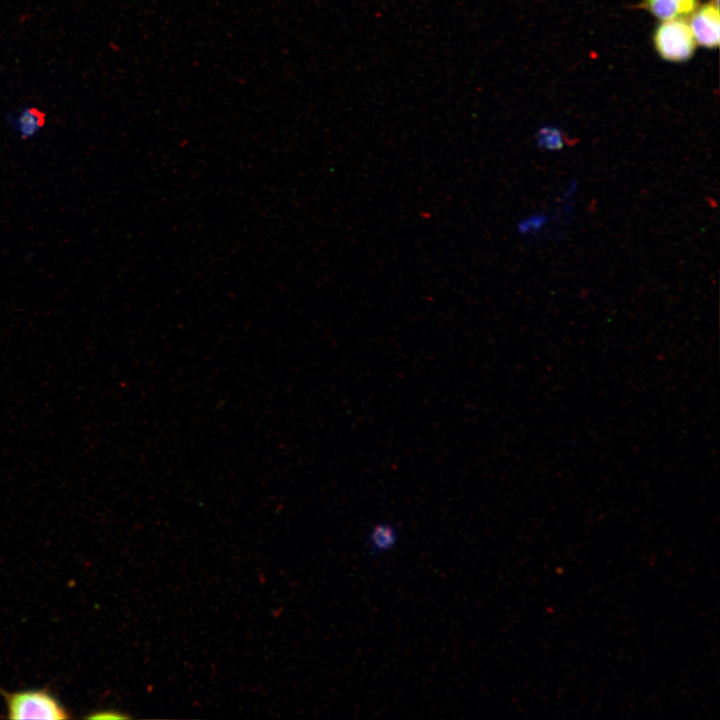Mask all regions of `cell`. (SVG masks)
Masks as SVG:
<instances>
[{
    "label": "cell",
    "instance_id": "6",
    "mask_svg": "<svg viewBox=\"0 0 720 720\" xmlns=\"http://www.w3.org/2000/svg\"><path fill=\"white\" fill-rule=\"evenodd\" d=\"M47 115L37 107H26L16 119V130L21 139L36 135L46 125Z\"/></svg>",
    "mask_w": 720,
    "mask_h": 720
},
{
    "label": "cell",
    "instance_id": "2",
    "mask_svg": "<svg viewBox=\"0 0 720 720\" xmlns=\"http://www.w3.org/2000/svg\"><path fill=\"white\" fill-rule=\"evenodd\" d=\"M657 54L670 62H685L695 53L697 42L685 19L662 21L653 33Z\"/></svg>",
    "mask_w": 720,
    "mask_h": 720
},
{
    "label": "cell",
    "instance_id": "4",
    "mask_svg": "<svg viewBox=\"0 0 720 720\" xmlns=\"http://www.w3.org/2000/svg\"><path fill=\"white\" fill-rule=\"evenodd\" d=\"M640 6L662 21L686 20L699 7V0H642Z\"/></svg>",
    "mask_w": 720,
    "mask_h": 720
},
{
    "label": "cell",
    "instance_id": "5",
    "mask_svg": "<svg viewBox=\"0 0 720 720\" xmlns=\"http://www.w3.org/2000/svg\"><path fill=\"white\" fill-rule=\"evenodd\" d=\"M400 539L397 526L383 521L375 523L367 535V551L369 555L377 557L393 550Z\"/></svg>",
    "mask_w": 720,
    "mask_h": 720
},
{
    "label": "cell",
    "instance_id": "7",
    "mask_svg": "<svg viewBox=\"0 0 720 720\" xmlns=\"http://www.w3.org/2000/svg\"><path fill=\"white\" fill-rule=\"evenodd\" d=\"M538 143L548 150H557L563 146V136L555 128L545 127L538 132Z\"/></svg>",
    "mask_w": 720,
    "mask_h": 720
},
{
    "label": "cell",
    "instance_id": "3",
    "mask_svg": "<svg viewBox=\"0 0 720 720\" xmlns=\"http://www.w3.org/2000/svg\"><path fill=\"white\" fill-rule=\"evenodd\" d=\"M690 29L698 44L706 48H717L720 41V15L714 2L698 7L690 16Z\"/></svg>",
    "mask_w": 720,
    "mask_h": 720
},
{
    "label": "cell",
    "instance_id": "8",
    "mask_svg": "<svg viewBox=\"0 0 720 720\" xmlns=\"http://www.w3.org/2000/svg\"><path fill=\"white\" fill-rule=\"evenodd\" d=\"M90 717H91V718H124V717H126V716H122L121 714H119V713H117V712H113V711H112V713H111V711H109V712H105V713H102V712H101V713L98 714V715L95 714V715L90 716Z\"/></svg>",
    "mask_w": 720,
    "mask_h": 720
},
{
    "label": "cell",
    "instance_id": "1",
    "mask_svg": "<svg viewBox=\"0 0 720 720\" xmlns=\"http://www.w3.org/2000/svg\"><path fill=\"white\" fill-rule=\"evenodd\" d=\"M5 699L9 719H69L66 708L47 689L7 693Z\"/></svg>",
    "mask_w": 720,
    "mask_h": 720
}]
</instances>
